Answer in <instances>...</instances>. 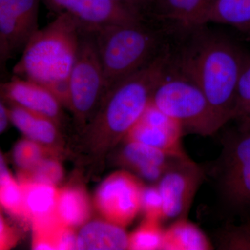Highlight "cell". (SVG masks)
Instances as JSON below:
<instances>
[{
	"instance_id": "6da1fadb",
	"label": "cell",
	"mask_w": 250,
	"mask_h": 250,
	"mask_svg": "<svg viewBox=\"0 0 250 250\" xmlns=\"http://www.w3.org/2000/svg\"><path fill=\"white\" fill-rule=\"evenodd\" d=\"M170 65L201 88L226 124L233 118L237 85L246 54L226 36L199 31Z\"/></svg>"
},
{
	"instance_id": "7a4b0ae2",
	"label": "cell",
	"mask_w": 250,
	"mask_h": 250,
	"mask_svg": "<svg viewBox=\"0 0 250 250\" xmlns=\"http://www.w3.org/2000/svg\"><path fill=\"white\" fill-rule=\"evenodd\" d=\"M83 30L68 14L57 15L28 42L13 75L45 85L69 108V79Z\"/></svg>"
},
{
	"instance_id": "3957f363",
	"label": "cell",
	"mask_w": 250,
	"mask_h": 250,
	"mask_svg": "<svg viewBox=\"0 0 250 250\" xmlns=\"http://www.w3.org/2000/svg\"><path fill=\"white\" fill-rule=\"evenodd\" d=\"M171 57L168 49L164 47L146 67L108 90L90 121L91 131L109 136L113 141L125 139L151 103L154 90L167 72Z\"/></svg>"
},
{
	"instance_id": "277c9868",
	"label": "cell",
	"mask_w": 250,
	"mask_h": 250,
	"mask_svg": "<svg viewBox=\"0 0 250 250\" xmlns=\"http://www.w3.org/2000/svg\"><path fill=\"white\" fill-rule=\"evenodd\" d=\"M94 33L107 93L146 67L165 47L161 33L148 24L147 18L113 24Z\"/></svg>"
},
{
	"instance_id": "5b68a950",
	"label": "cell",
	"mask_w": 250,
	"mask_h": 250,
	"mask_svg": "<svg viewBox=\"0 0 250 250\" xmlns=\"http://www.w3.org/2000/svg\"><path fill=\"white\" fill-rule=\"evenodd\" d=\"M151 103L178 122L185 135L212 136L225 125L201 88L170 62L154 90Z\"/></svg>"
},
{
	"instance_id": "8992f818",
	"label": "cell",
	"mask_w": 250,
	"mask_h": 250,
	"mask_svg": "<svg viewBox=\"0 0 250 250\" xmlns=\"http://www.w3.org/2000/svg\"><path fill=\"white\" fill-rule=\"evenodd\" d=\"M217 160L205 169L214 181L224 208L234 215L250 212V128H240L224 136Z\"/></svg>"
},
{
	"instance_id": "52a82bcc",
	"label": "cell",
	"mask_w": 250,
	"mask_h": 250,
	"mask_svg": "<svg viewBox=\"0 0 250 250\" xmlns=\"http://www.w3.org/2000/svg\"><path fill=\"white\" fill-rule=\"evenodd\" d=\"M107 94L95 33L82 31L76 61L69 79V108L82 125L91 121Z\"/></svg>"
},
{
	"instance_id": "ba28073f",
	"label": "cell",
	"mask_w": 250,
	"mask_h": 250,
	"mask_svg": "<svg viewBox=\"0 0 250 250\" xmlns=\"http://www.w3.org/2000/svg\"><path fill=\"white\" fill-rule=\"evenodd\" d=\"M206 177L205 169L190 158H179L170 164L156 184L162 198L164 220L187 218Z\"/></svg>"
},
{
	"instance_id": "9c48e42d",
	"label": "cell",
	"mask_w": 250,
	"mask_h": 250,
	"mask_svg": "<svg viewBox=\"0 0 250 250\" xmlns=\"http://www.w3.org/2000/svg\"><path fill=\"white\" fill-rule=\"evenodd\" d=\"M41 0H0V65L22 52L39 29Z\"/></svg>"
},
{
	"instance_id": "30bf717a",
	"label": "cell",
	"mask_w": 250,
	"mask_h": 250,
	"mask_svg": "<svg viewBox=\"0 0 250 250\" xmlns=\"http://www.w3.org/2000/svg\"><path fill=\"white\" fill-rule=\"evenodd\" d=\"M145 186L137 177L126 172H116L101 184L95 203L107 221L125 228L141 210V196Z\"/></svg>"
},
{
	"instance_id": "8fae6325",
	"label": "cell",
	"mask_w": 250,
	"mask_h": 250,
	"mask_svg": "<svg viewBox=\"0 0 250 250\" xmlns=\"http://www.w3.org/2000/svg\"><path fill=\"white\" fill-rule=\"evenodd\" d=\"M56 15L71 16L84 30L98 31L113 24L137 22L146 16L113 0H43Z\"/></svg>"
},
{
	"instance_id": "7c38bea8",
	"label": "cell",
	"mask_w": 250,
	"mask_h": 250,
	"mask_svg": "<svg viewBox=\"0 0 250 250\" xmlns=\"http://www.w3.org/2000/svg\"><path fill=\"white\" fill-rule=\"evenodd\" d=\"M184 135L183 128L178 122L151 103L125 140L144 143L174 157L187 158L188 156L182 146Z\"/></svg>"
},
{
	"instance_id": "4fadbf2b",
	"label": "cell",
	"mask_w": 250,
	"mask_h": 250,
	"mask_svg": "<svg viewBox=\"0 0 250 250\" xmlns=\"http://www.w3.org/2000/svg\"><path fill=\"white\" fill-rule=\"evenodd\" d=\"M1 94L8 103L50 118L58 125L62 121V104L45 85L13 75L1 83Z\"/></svg>"
},
{
	"instance_id": "5bb4252c",
	"label": "cell",
	"mask_w": 250,
	"mask_h": 250,
	"mask_svg": "<svg viewBox=\"0 0 250 250\" xmlns=\"http://www.w3.org/2000/svg\"><path fill=\"white\" fill-rule=\"evenodd\" d=\"M125 141L120 155L122 164L149 182L157 183L170 164L179 159L144 143Z\"/></svg>"
},
{
	"instance_id": "9a60e30c",
	"label": "cell",
	"mask_w": 250,
	"mask_h": 250,
	"mask_svg": "<svg viewBox=\"0 0 250 250\" xmlns=\"http://www.w3.org/2000/svg\"><path fill=\"white\" fill-rule=\"evenodd\" d=\"M213 0H152L149 16L172 23L186 31L202 27Z\"/></svg>"
},
{
	"instance_id": "2e32d148",
	"label": "cell",
	"mask_w": 250,
	"mask_h": 250,
	"mask_svg": "<svg viewBox=\"0 0 250 250\" xmlns=\"http://www.w3.org/2000/svg\"><path fill=\"white\" fill-rule=\"evenodd\" d=\"M23 195V214L29 219L33 228L57 220L59 190L55 186L36 182H21Z\"/></svg>"
},
{
	"instance_id": "e0dca14e",
	"label": "cell",
	"mask_w": 250,
	"mask_h": 250,
	"mask_svg": "<svg viewBox=\"0 0 250 250\" xmlns=\"http://www.w3.org/2000/svg\"><path fill=\"white\" fill-rule=\"evenodd\" d=\"M77 250H129V235L125 228L107 220H93L77 233Z\"/></svg>"
},
{
	"instance_id": "ac0fdd59",
	"label": "cell",
	"mask_w": 250,
	"mask_h": 250,
	"mask_svg": "<svg viewBox=\"0 0 250 250\" xmlns=\"http://www.w3.org/2000/svg\"><path fill=\"white\" fill-rule=\"evenodd\" d=\"M11 123L27 139L40 144H52L58 137V124L50 118L10 103Z\"/></svg>"
},
{
	"instance_id": "d6986e66",
	"label": "cell",
	"mask_w": 250,
	"mask_h": 250,
	"mask_svg": "<svg viewBox=\"0 0 250 250\" xmlns=\"http://www.w3.org/2000/svg\"><path fill=\"white\" fill-rule=\"evenodd\" d=\"M215 246L207 234L187 218L174 220L164 230V250H210Z\"/></svg>"
},
{
	"instance_id": "ffe728a7",
	"label": "cell",
	"mask_w": 250,
	"mask_h": 250,
	"mask_svg": "<svg viewBox=\"0 0 250 250\" xmlns=\"http://www.w3.org/2000/svg\"><path fill=\"white\" fill-rule=\"evenodd\" d=\"M225 24L250 34V0H213L202 22Z\"/></svg>"
},
{
	"instance_id": "44dd1931",
	"label": "cell",
	"mask_w": 250,
	"mask_h": 250,
	"mask_svg": "<svg viewBox=\"0 0 250 250\" xmlns=\"http://www.w3.org/2000/svg\"><path fill=\"white\" fill-rule=\"evenodd\" d=\"M89 205L84 192L77 188L59 190L56 213L59 221L75 228L85 223L89 216Z\"/></svg>"
},
{
	"instance_id": "7402d4cb",
	"label": "cell",
	"mask_w": 250,
	"mask_h": 250,
	"mask_svg": "<svg viewBox=\"0 0 250 250\" xmlns=\"http://www.w3.org/2000/svg\"><path fill=\"white\" fill-rule=\"evenodd\" d=\"M0 201L1 207L10 214L24 217L22 187L10 174L4 158L0 162Z\"/></svg>"
},
{
	"instance_id": "603a6c76",
	"label": "cell",
	"mask_w": 250,
	"mask_h": 250,
	"mask_svg": "<svg viewBox=\"0 0 250 250\" xmlns=\"http://www.w3.org/2000/svg\"><path fill=\"white\" fill-rule=\"evenodd\" d=\"M164 230L161 221L145 218L139 228L129 235V250H161Z\"/></svg>"
},
{
	"instance_id": "cb8c5ba5",
	"label": "cell",
	"mask_w": 250,
	"mask_h": 250,
	"mask_svg": "<svg viewBox=\"0 0 250 250\" xmlns=\"http://www.w3.org/2000/svg\"><path fill=\"white\" fill-rule=\"evenodd\" d=\"M215 247L218 250H250V225L226 224L216 231Z\"/></svg>"
},
{
	"instance_id": "d4e9b609",
	"label": "cell",
	"mask_w": 250,
	"mask_h": 250,
	"mask_svg": "<svg viewBox=\"0 0 250 250\" xmlns=\"http://www.w3.org/2000/svg\"><path fill=\"white\" fill-rule=\"evenodd\" d=\"M250 117V55L246 54L238 85L232 120L238 126L246 123Z\"/></svg>"
},
{
	"instance_id": "484cf974",
	"label": "cell",
	"mask_w": 250,
	"mask_h": 250,
	"mask_svg": "<svg viewBox=\"0 0 250 250\" xmlns=\"http://www.w3.org/2000/svg\"><path fill=\"white\" fill-rule=\"evenodd\" d=\"M20 174L21 182H36L55 186L62 180L63 172L58 161L53 158L44 157L32 170Z\"/></svg>"
},
{
	"instance_id": "4316f807",
	"label": "cell",
	"mask_w": 250,
	"mask_h": 250,
	"mask_svg": "<svg viewBox=\"0 0 250 250\" xmlns=\"http://www.w3.org/2000/svg\"><path fill=\"white\" fill-rule=\"evenodd\" d=\"M41 145L27 138L15 146L13 157L21 173L32 170L45 157V149Z\"/></svg>"
},
{
	"instance_id": "83f0119b",
	"label": "cell",
	"mask_w": 250,
	"mask_h": 250,
	"mask_svg": "<svg viewBox=\"0 0 250 250\" xmlns=\"http://www.w3.org/2000/svg\"><path fill=\"white\" fill-rule=\"evenodd\" d=\"M141 210L145 218L164 220L163 201L157 186L145 187L141 196Z\"/></svg>"
},
{
	"instance_id": "f1b7e54d",
	"label": "cell",
	"mask_w": 250,
	"mask_h": 250,
	"mask_svg": "<svg viewBox=\"0 0 250 250\" xmlns=\"http://www.w3.org/2000/svg\"><path fill=\"white\" fill-rule=\"evenodd\" d=\"M118 4L148 17L150 12L152 0H113Z\"/></svg>"
},
{
	"instance_id": "f546056e",
	"label": "cell",
	"mask_w": 250,
	"mask_h": 250,
	"mask_svg": "<svg viewBox=\"0 0 250 250\" xmlns=\"http://www.w3.org/2000/svg\"><path fill=\"white\" fill-rule=\"evenodd\" d=\"M9 122H11L10 108L5 104L4 101L0 103V131L4 132Z\"/></svg>"
},
{
	"instance_id": "4dcf8cb0",
	"label": "cell",
	"mask_w": 250,
	"mask_h": 250,
	"mask_svg": "<svg viewBox=\"0 0 250 250\" xmlns=\"http://www.w3.org/2000/svg\"><path fill=\"white\" fill-rule=\"evenodd\" d=\"M0 234H1V249H6L9 248L10 243H13L11 241L13 235L10 233L9 228L4 223V220L1 218L0 221Z\"/></svg>"
},
{
	"instance_id": "1f68e13d",
	"label": "cell",
	"mask_w": 250,
	"mask_h": 250,
	"mask_svg": "<svg viewBox=\"0 0 250 250\" xmlns=\"http://www.w3.org/2000/svg\"><path fill=\"white\" fill-rule=\"evenodd\" d=\"M238 127L240 128H250V117L249 119L247 121L246 123L241 125V126H238Z\"/></svg>"
},
{
	"instance_id": "d6a6232c",
	"label": "cell",
	"mask_w": 250,
	"mask_h": 250,
	"mask_svg": "<svg viewBox=\"0 0 250 250\" xmlns=\"http://www.w3.org/2000/svg\"><path fill=\"white\" fill-rule=\"evenodd\" d=\"M248 223H249V224H250V222H248Z\"/></svg>"
}]
</instances>
